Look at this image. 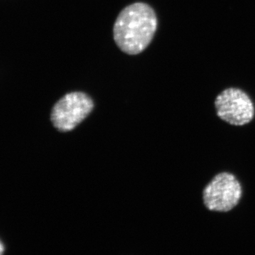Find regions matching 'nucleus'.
<instances>
[{"label": "nucleus", "instance_id": "1", "mask_svg": "<svg viewBox=\"0 0 255 255\" xmlns=\"http://www.w3.org/2000/svg\"><path fill=\"white\" fill-rule=\"evenodd\" d=\"M157 25V16L149 5L134 3L124 8L116 20L114 41L124 53L138 54L150 44Z\"/></svg>", "mask_w": 255, "mask_h": 255}, {"label": "nucleus", "instance_id": "2", "mask_svg": "<svg viewBox=\"0 0 255 255\" xmlns=\"http://www.w3.org/2000/svg\"><path fill=\"white\" fill-rule=\"evenodd\" d=\"M93 107V101L86 94L70 92L62 97L53 107L52 122L60 131H69L81 123Z\"/></svg>", "mask_w": 255, "mask_h": 255}, {"label": "nucleus", "instance_id": "3", "mask_svg": "<svg viewBox=\"0 0 255 255\" xmlns=\"http://www.w3.org/2000/svg\"><path fill=\"white\" fill-rule=\"evenodd\" d=\"M242 196L241 183L232 174L216 175L204 191V202L210 211L227 212L239 202Z\"/></svg>", "mask_w": 255, "mask_h": 255}, {"label": "nucleus", "instance_id": "4", "mask_svg": "<svg viewBox=\"0 0 255 255\" xmlns=\"http://www.w3.org/2000/svg\"><path fill=\"white\" fill-rule=\"evenodd\" d=\"M215 105L220 118L231 125H245L254 117L253 102L239 89L229 88L221 92L216 98Z\"/></svg>", "mask_w": 255, "mask_h": 255}, {"label": "nucleus", "instance_id": "5", "mask_svg": "<svg viewBox=\"0 0 255 255\" xmlns=\"http://www.w3.org/2000/svg\"><path fill=\"white\" fill-rule=\"evenodd\" d=\"M0 246H1V255H2L3 252H4V246H3L2 242H1V244H0Z\"/></svg>", "mask_w": 255, "mask_h": 255}]
</instances>
